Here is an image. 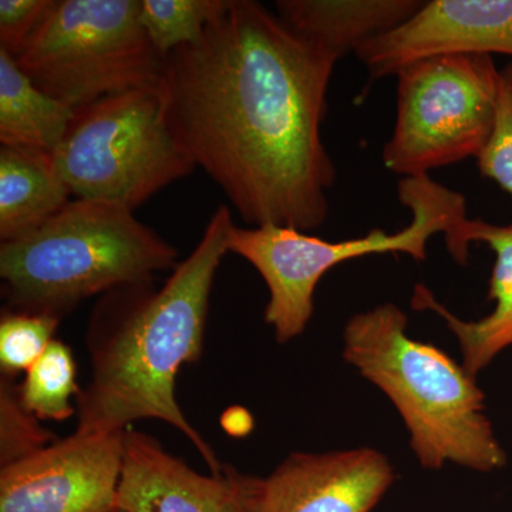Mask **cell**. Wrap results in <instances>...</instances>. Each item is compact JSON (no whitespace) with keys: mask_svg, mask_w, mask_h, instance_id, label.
<instances>
[{"mask_svg":"<svg viewBox=\"0 0 512 512\" xmlns=\"http://www.w3.org/2000/svg\"><path fill=\"white\" fill-rule=\"evenodd\" d=\"M444 239L451 258L460 265L467 264L468 249L474 242H483L493 249L495 261L488 301L495 303L494 311L485 318L467 322L448 311L423 284L414 288L412 308L436 313L446 322L460 343L463 366L476 376L495 356L512 346V220L495 225L467 217Z\"/></svg>","mask_w":512,"mask_h":512,"instance_id":"cell-13","label":"cell"},{"mask_svg":"<svg viewBox=\"0 0 512 512\" xmlns=\"http://www.w3.org/2000/svg\"><path fill=\"white\" fill-rule=\"evenodd\" d=\"M406 313L383 303L349 319L343 356L392 400L421 466L490 473L507 454L485 414L476 376L443 350L407 335Z\"/></svg>","mask_w":512,"mask_h":512,"instance_id":"cell-3","label":"cell"},{"mask_svg":"<svg viewBox=\"0 0 512 512\" xmlns=\"http://www.w3.org/2000/svg\"><path fill=\"white\" fill-rule=\"evenodd\" d=\"M477 165L484 178L512 197V62L500 70L495 126Z\"/></svg>","mask_w":512,"mask_h":512,"instance_id":"cell-21","label":"cell"},{"mask_svg":"<svg viewBox=\"0 0 512 512\" xmlns=\"http://www.w3.org/2000/svg\"><path fill=\"white\" fill-rule=\"evenodd\" d=\"M60 318L45 313L5 308L0 318V370L2 376L26 373L55 340Z\"/></svg>","mask_w":512,"mask_h":512,"instance_id":"cell-19","label":"cell"},{"mask_svg":"<svg viewBox=\"0 0 512 512\" xmlns=\"http://www.w3.org/2000/svg\"><path fill=\"white\" fill-rule=\"evenodd\" d=\"M339 59L256 0H227L197 43L167 55L168 123L247 224L328 220L338 174L322 124Z\"/></svg>","mask_w":512,"mask_h":512,"instance_id":"cell-1","label":"cell"},{"mask_svg":"<svg viewBox=\"0 0 512 512\" xmlns=\"http://www.w3.org/2000/svg\"><path fill=\"white\" fill-rule=\"evenodd\" d=\"M55 434L23 406L19 384L12 377L0 379V466L6 467L55 443Z\"/></svg>","mask_w":512,"mask_h":512,"instance_id":"cell-20","label":"cell"},{"mask_svg":"<svg viewBox=\"0 0 512 512\" xmlns=\"http://www.w3.org/2000/svg\"><path fill=\"white\" fill-rule=\"evenodd\" d=\"M355 55L372 80L433 57H512V0L423 2L412 18L369 40Z\"/></svg>","mask_w":512,"mask_h":512,"instance_id":"cell-10","label":"cell"},{"mask_svg":"<svg viewBox=\"0 0 512 512\" xmlns=\"http://www.w3.org/2000/svg\"><path fill=\"white\" fill-rule=\"evenodd\" d=\"M50 0H2L0 49L15 57L45 15Z\"/></svg>","mask_w":512,"mask_h":512,"instance_id":"cell-22","label":"cell"},{"mask_svg":"<svg viewBox=\"0 0 512 512\" xmlns=\"http://www.w3.org/2000/svg\"><path fill=\"white\" fill-rule=\"evenodd\" d=\"M234 227L231 210L220 205L164 285L148 279L101 295L87 326L92 377L76 397L77 433L164 421L190 440L211 474L224 473L227 464L185 417L175 386L183 366L201 359L212 286Z\"/></svg>","mask_w":512,"mask_h":512,"instance_id":"cell-2","label":"cell"},{"mask_svg":"<svg viewBox=\"0 0 512 512\" xmlns=\"http://www.w3.org/2000/svg\"><path fill=\"white\" fill-rule=\"evenodd\" d=\"M227 0H141L140 20L161 55L194 45Z\"/></svg>","mask_w":512,"mask_h":512,"instance_id":"cell-18","label":"cell"},{"mask_svg":"<svg viewBox=\"0 0 512 512\" xmlns=\"http://www.w3.org/2000/svg\"><path fill=\"white\" fill-rule=\"evenodd\" d=\"M52 156L77 198L133 211L197 167L168 123L161 84L77 107Z\"/></svg>","mask_w":512,"mask_h":512,"instance_id":"cell-7","label":"cell"},{"mask_svg":"<svg viewBox=\"0 0 512 512\" xmlns=\"http://www.w3.org/2000/svg\"><path fill=\"white\" fill-rule=\"evenodd\" d=\"M72 191L57 173L52 153L0 146V239L25 237L55 217Z\"/></svg>","mask_w":512,"mask_h":512,"instance_id":"cell-15","label":"cell"},{"mask_svg":"<svg viewBox=\"0 0 512 512\" xmlns=\"http://www.w3.org/2000/svg\"><path fill=\"white\" fill-rule=\"evenodd\" d=\"M420 0H278L276 13L299 35L343 57L402 25Z\"/></svg>","mask_w":512,"mask_h":512,"instance_id":"cell-14","label":"cell"},{"mask_svg":"<svg viewBox=\"0 0 512 512\" xmlns=\"http://www.w3.org/2000/svg\"><path fill=\"white\" fill-rule=\"evenodd\" d=\"M117 512H121V511L119 510V511H117Z\"/></svg>","mask_w":512,"mask_h":512,"instance_id":"cell-23","label":"cell"},{"mask_svg":"<svg viewBox=\"0 0 512 512\" xmlns=\"http://www.w3.org/2000/svg\"><path fill=\"white\" fill-rule=\"evenodd\" d=\"M141 0H50L13 57L29 79L74 109L160 86L167 56L148 39Z\"/></svg>","mask_w":512,"mask_h":512,"instance_id":"cell-6","label":"cell"},{"mask_svg":"<svg viewBox=\"0 0 512 512\" xmlns=\"http://www.w3.org/2000/svg\"><path fill=\"white\" fill-rule=\"evenodd\" d=\"M396 77V123L382 151L387 170L417 177L481 156L497 117L500 70L493 57H433Z\"/></svg>","mask_w":512,"mask_h":512,"instance_id":"cell-8","label":"cell"},{"mask_svg":"<svg viewBox=\"0 0 512 512\" xmlns=\"http://www.w3.org/2000/svg\"><path fill=\"white\" fill-rule=\"evenodd\" d=\"M178 249L114 202L70 200L42 227L0 245L12 311L62 319L84 299L174 269Z\"/></svg>","mask_w":512,"mask_h":512,"instance_id":"cell-4","label":"cell"},{"mask_svg":"<svg viewBox=\"0 0 512 512\" xmlns=\"http://www.w3.org/2000/svg\"><path fill=\"white\" fill-rule=\"evenodd\" d=\"M76 109L43 92L5 49H0V144L53 153Z\"/></svg>","mask_w":512,"mask_h":512,"instance_id":"cell-16","label":"cell"},{"mask_svg":"<svg viewBox=\"0 0 512 512\" xmlns=\"http://www.w3.org/2000/svg\"><path fill=\"white\" fill-rule=\"evenodd\" d=\"M397 194L412 221L396 232L372 229L365 237L330 242L295 228L235 225L229 252L247 259L264 279L269 292L265 322L279 343L305 332L315 311L316 288L330 269L367 255L404 254L424 261L430 239L447 237L467 218L466 197L430 175L400 178Z\"/></svg>","mask_w":512,"mask_h":512,"instance_id":"cell-5","label":"cell"},{"mask_svg":"<svg viewBox=\"0 0 512 512\" xmlns=\"http://www.w3.org/2000/svg\"><path fill=\"white\" fill-rule=\"evenodd\" d=\"M77 365L72 349L53 340L19 384L23 406L40 421H64L76 414L72 397L80 393Z\"/></svg>","mask_w":512,"mask_h":512,"instance_id":"cell-17","label":"cell"},{"mask_svg":"<svg viewBox=\"0 0 512 512\" xmlns=\"http://www.w3.org/2000/svg\"><path fill=\"white\" fill-rule=\"evenodd\" d=\"M394 481L375 448L291 454L266 478L245 474L249 512H370Z\"/></svg>","mask_w":512,"mask_h":512,"instance_id":"cell-11","label":"cell"},{"mask_svg":"<svg viewBox=\"0 0 512 512\" xmlns=\"http://www.w3.org/2000/svg\"><path fill=\"white\" fill-rule=\"evenodd\" d=\"M117 508L121 512H249L245 474L197 473L156 439L128 429Z\"/></svg>","mask_w":512,"mask_h":512,"instance_id":"cell-12","label":"cell"},{"mask_svg":"<svg viewBox=\"0 0 512 512\" xmlns=\"http://www.w3.org/2000/svg\"><path fill=\"white\" fill-rule=\"evenodd\" d=\"M126 431L74 433L0 470V512H117Z\"/></svg>","mask_w":512,"mask_h":512,"instance_id":"cell-9","label":"cell"}]
</instances>
